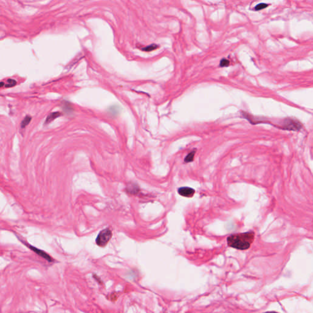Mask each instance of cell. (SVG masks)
<instances>
[{"label":"cell","instance_id":"1","mask_svg":"<svg viewBox=\"0 0 313 313\" xmlns=\"http://www.w3.org/2000/svg\"><path fill=\"white\" fill-rule=\"evenodd\" d=\"M255 234L253 231L231 235L227 239L228 245L237 250L248 249L255 240Z\"/></svg>","mask_w":313,"mask_h":313},{"label":"cell","instance_id":"2","mask_svg":"<svg viewBox=\"0 0 313 313\" xmlns=\"http://www.w3.org/2000/svg\"><path fill=\"white\" fill-rule=\"evenodd\" d=\"M280 128L284 130L299 131L302 128V124L296 119L286 118L284 119Z\"/></svg>","mask_w":313,"mask_h":313},{"label":"cell","instance_id":"3","mask_svg":"<svg viewBox=\"0 0 313 313\" xmlns=\"http://www.w3.org/2000/svg\"><path fill=\"white\" fill-rule=\"evenodd\" d=\"M112 231L109 228H105L102 230L96 240L97 245L101 247L106 246L112 239Z\"/></svg>","mask_w":313,"mask_h":313},{"label":"cell","instance_id":"4","mask_svg":"<svg viewBox=\"0 0 313 313\" xmlns=\"http://www.w3.org/2000/svg\"><path fill=\"white\" fill-rule=\"evenodd\" d=\"M27 246L30 248L32 251H33L34 252H35L36 254H37L39 256H40L41 257H43L45 259H46L47 261H48L49 262H53V259L52 257H50V256H49L47 253H46L45 251L41 250H39L36 247H34L33 246H31V245H29V244H26Z\"/></svg>","mask_w":313,"mask_h":313},{"label":"cell","instance_id":"5","mask_svg":"<svg viewBox=\"0 0 313 313\" xmlns=\"http://www.w3.org/2000/svg\"><path fill=\"white\" fill-rule=\"evenodd\" d=\"M178 193L179 195L187 197V198H191L194 196L195 190L192 188L188 187H180L178 189Z\"/></svg>","mask_w":313,"mask_h":313},{"label":"cell","instance_id":"6","mask_svg":"<svg viewBox=\"0 0 313 313\" xmlns=\"http://www.w3.org/2000/svg\"><path fill=\"white\" fill-rule=\"evenodd\" d=\"M62 114L61 113L59 112H53L52 113H50L47 118L46 119V121H45V124H49L51 122H52L53 120H55V119H56L57 118L61 116Z\"/></svg>","mask_w":313,"mask_h":313},{"label":"cell","instance_id":"7","mask_svg":"<svg viewBox=\"0 0 313 313\" xmlns=\"http://www.w3.org/2000/svg\"><path fill=\"white\" fill-rule=\"evenodd\" d=\"M195 153H196V150L193 151H191V152H190L187 156L185 157V163H189V162H191L193 161Z\"/></svg>","mask_w":313,"mask_h":313},{"label":"cell","instance_id":"8","mask_svg":"<svg viewBox=\"0 0 313 313\" xmlns=\"http://www.w3.org/2000/svg\"><path fill=\"white\" fill-rule=\"evenodd\" d=\"M31 117L30 116H26L22 121V123H21V127L23 129L25 127H26L31 122Z\"/></svg>","mask_w":313,"mask_h":313},{"label":"cell","instance_id":"9","mask_svg":"<svg viewBox=\"0 0 313 313\" xmlns=\"http://www.w3.org/2000/svg\"><path fill=\"white\" fill-rule=\"evenodd\" d=\"M158 47V45H156L155 44H152L151 45H148L146 47H144L142 48V50L143 51H145V52H151L154 50H156L157 48Z\"/></svg>","mask_w":313,"mask_h":313},{"label":"cell","instance_id":"10","mask_svg":"<svg viewBox=\"0 0 313 313\" xmlns=\"http://www.w3.org/2000/svg\"><path fill=\"white\" fill-rule=\"evenodd\" d=\"M7 82L8 83L6 85H5V87L6 88H11V87H13L15 85H16V81L15 80H13V79H11V78H9L7 80Z\"/></svg>","mask_w":313,"mask_h":313},{"label":"cell","instance_id":"11","mask_svg":"<svg viewBox=\"0 0 313 313\" xmlns=\"http://www.w3.org/2000/svg\"><path fill=\"white\" fill-rule=\"evenodd\" d=\"M127 190L129 193H130L131 194H136L137 192H138V188L136 187V186L135 185H132V186H130V187H128L127 189Z\"/></svg>","mask_w":313,"mask_h":313},{"label":"cell","instance_id":"12","mask_svg":"<svg viewBox=\"0 0 313 313\" xmlns=\"http://www.w3.org/2000/svg\"><path fill=\"white\" fill-rule=\"evenodd\" d=\"M268 6V4H265V3H260L259 4H257V6L255 7V10L256 11H259V10H262L266 8H267Z\"/></svg>","mask_w":313,"mask_h":313},{"label":"cell","instance_id":"13","mask_svg":"<svg viewBox=\"0 0 313 313\" xmlns=\"http://www.w3.org/2000/svg\"><path fill=\"white\" fill-rule=\"evenodd\" d=\"M229 61L226 59H222L220 63V66L221 67H226L229 66Z\"/></svg>","mask_w":313,"mask_h":313},{"label":"cell","instance_id":"14","mask_svg":"<svg viewBox=\"0 0 313 313\" xmlns=\"http://www.w3.org/2000/svg\"><path fill=\"white\" fill-rule=\"evenodd\" d=\"M276 313V312H273V311H271V312H267V313Z\"/></svg>","mask_w":313,"mask_h":313}]
</instances>
